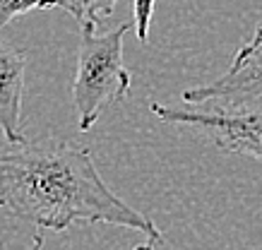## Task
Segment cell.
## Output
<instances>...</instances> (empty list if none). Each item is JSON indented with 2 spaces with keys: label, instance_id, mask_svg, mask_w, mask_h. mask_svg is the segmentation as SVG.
Here are the masks:
<instances>
[{
  "label": "cell",
  "instance_id": "obj_1",
  "mask_svg": "<svg viewBox=\"0 0 262 250\" xmlns=\"http://www.w3.org/2000/svg\"><path fill=\"white\" fill-rule=\"evenodd\" d=\"M15 147L0 154V210L41 231L113 224L161 241L157 224L108 188L89 147L56 138Z\"/></svg>",
  "mask_w": 262,
  "mask_h": 250
},
{
  "label": "cell",
  "instance_id": "obj_2",
  "mask_svg": "<svg viewBox=\"0 0 262 250\" xmlns=\"http://www.w3.org/2000/svg\"><path fill=\"white\" fill-rule=\"evenodd\" d=\"M77 67L72 80V106L77 128L87 132L106 106L123 101L133 87V77L123 65V41L130 25L99 34V29H80Z\"/></svg>",
  "mask_w": 262,
  "mask_h": 250
},
{
  "label": "cell",
  "instance_id": "obj_3",
  "mask_svg": "<svg viewBox=\"0 0 262 250\" xmlns=\"http://www.w3.org/2000/svg\"><path fill=\"white\" fill-rule=\"evenodd\" d=\"M151 116L159 121L192 128L207 135L222 152L243 154L262 162V108H212V111H195V108H178L166 104H149Z\"/></svg>",
  "mask_w": 262,
  "mask_h": 250
},
{
  "label": "cell",
  "instance_id": "obj_4",
  "mask_svg": "<svg viewBox=\"0 0 262 250\" xmlns=\"http://www.w3.org/2000/svg\"><path fill=\"white\" fill-rule=\"evenodd\" d=\"M181 97L185 104H209L214 108H241L262 99V25L233 53L226 73L209 84L185 89Z\"/></svg>",
  "mask_w": 262,
  "mask_h": 250
},
{
  "label": "cell",
  "instance_id": "obj_5",
  "mask_svg": "<svg viewBox=\"0 0 262 250\" xmlns=\"http://www.w3.org/2000/svg\"><path fill=\"white\" fill-rule=\"evenodd\" d=\"M27 53L0 39V130L10 145H22V94Z\"/></svg>",
  "mask_w": 262,
  "mask_h": 250
},
{
  "label": "cell",
  "instance_id": "obj_6",
  "mask_svg": "<svg viewBox=\"0 0 262 250\" xmlns=\"http://www.w3.org/2000/svg\"><path fill=\"white\" fill-rule=\"evenodd\" d=\"M120 3L125 0H58V5L77 19L80 29H99V25L116 12Z\"/></svg>",
  "mask_w": 262,
  "mask_h": 250
},
{
  "label": "cell",
  "instance_id": "obj_7",
  "mask_svg": "<svg viewBox=\"0 0 262 250\" xmlns=\"http://www.w3.org/2000/svg\"><path fill=\"white\" fill-rule=\"evenodd\" d=\"M58 0H0V29L8 27L15 17L27 15L32 10L56 8Z\"/></svg>",
  "mask_w": 262,
  "mask_h": 250
},
{
  "label": "cell",
  "instance_id": "obj_8",
  "mask_svg": "<svg viewBox=\"0 0 262 250\" xmlns=\"http://www.w3.org/2000/svg\"><path fill=\"white\" fill-rule=\"evenodd\" d=\"M154 5H157V0H133V29H135L137 39L142 41V43L149 41Z\"/></svg>",
  "mask_w": 262,
  "mask_h": 250
},
{
  "label": "cell",
  "instance_id": "obj_9",
  "mask_svg": "<svg viewBox=\"0 0 262 250\" xmlns=\"http://www.w3.org/2000/svg\"><path fill=\"white\" fill-rule=\"evenodd\" d=\"M41 248H43V236L41 234H36L27 245H19V248H17V245H10L8 241L0 238V250H41Z\"/></svg>",
  "mask_w": 262,
  "mask_h": 250
},
{
  "label": "cell",
  "instance_id": "obj_10",
  "mask_svg": "<svg viewBox=\"0 0 262 250\" xmlns=\"http://www.w3.org/2000/svg\"><path fill=\"white\" fill-rule=\"evenodd\" d=\"M133 250H161V245H159V241H151L149 238V243H142V245H137Z\"/></svg>",
  "mask_w": 262,
  "mask_h": 250
}]
</instances>
